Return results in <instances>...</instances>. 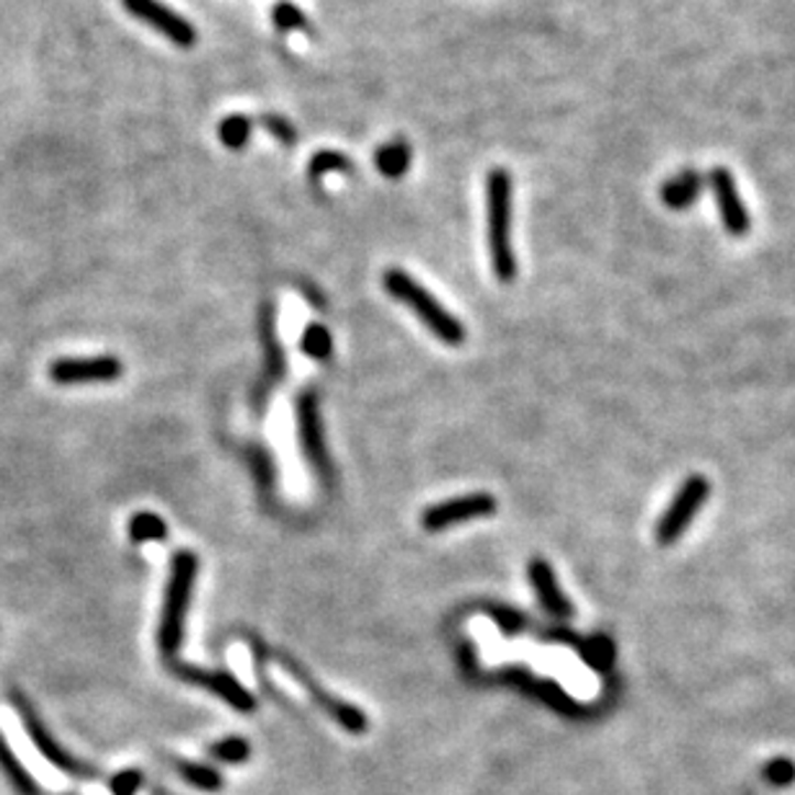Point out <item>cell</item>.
Instances as JSON below:
<instances>
[{"label": "cell", "mask_w": 795, "mask_h": 795, "mask_svg": "<svg viewBox=\"0 0 795 795\" xmlns=\"http://www.w3.org/2000/svg\"><path fill=\"white\" fill-rule=\"evenodd\" d=\"M486 209H489V249L499 282H514L516 261L512 251V176L507 168H493L486 178Z\"/></svg>", "instance_id": "obj_1"}, {"label": "cell", "mask_w": 795, "mask_h": 795, "mask_svg": "<svg viewBox=\"0 0 795 795\" xmlns=\"http://www.w3.org/2000/svg\"><path fill=\"white\" fill-rule=\"evenodd\" d=\"M382 284H385V290L398 303L411 307V311L418 315V320H422L439 341L449 344V347H460L465 341V326L429 290L422 287L414 276L401 272V269H388L385 276H382Z\"/></svg>", "instance_id": "obj_2"}, {"label": "cell", "mask_w": 795, "mask_h": 795, "mask_svg": "<svg viewBox=\"0 0 795 795\" xmlns=\"http://www.w3.org/2000/svg\"><path fill=\"white\" fill-rule=\"evenodd\" d=\"M194 579H197V555L189 551H182L171 560V576L166 587V599H163V614H161V630H157V646H161L163 656H176L182 649L184 639V618L186 607H189Z\"/></svg>", "instance_id": "obj_3"}, {"label": "cell", "mask_w": 795, "mask_h": 795, "mask_svg": "<svg viewBox=\"0 0 795 795\" xmlns=\"http://www.w3.org/2000/svg\"><path fill=\"white\" fill-rule=\"evenodd\" d=\"M710 497V481L703 476H693L682 483L677 497L672 499V504L662 514V520L656 524V540L658 545H672L685 535V530L693 524L695 514L700 512L705 499Z\"/></svg>", "instance_id": "obj_4"}, {"label": "cell", "mask_w": 795, "mask_h": 795, "mask_svg": "<svg viewBox=\"0 0 795 795\" xmlns=\"http://www.w3.org/2000/svg\"><path fill=\"white\" fill-rule=\"evenodd\" d=\"M122 6L130 17L155 29L157 34L166 36L176 47L189 50L197 44V29H194L192 21H186L182 13L168 9L163 0H122Z\"/></svg>", "instance_id": "obj_5"}, {"label": "cell", "mask_w": 795, "mask_h": 795, "mask_svg": "<svg viewBox=\"0 0 795 795\" xmlns=\"http://www.w3.org/2000/svg\"><path fill=\"white\" fill-rule=\"evenodd\" d=\"M497 512V499L491 493H468V497H457L442 504H434L426 509L422 522L429 532H442L453 524L478 520V516H491Z\"/></svg>", "instance_id": "obj_6"}, {"label": "cell", "mask_w": 795, "mask_h": 795, "mask_svg": "<svg viewBox=\"0 0 795 795\" xmlns=\"http://www.w3.org/2000/svg\"><path fill=\"white\" fill-rule=\"evenodd\" d=\"M708 184L712 194H716V205L718 213H721V222L723 228L729 230V236L733 238H744L749 230H752V217H749L744 202L739 197V186L737 178L729 168L716 166L710 171Z\"/></svg>", "instance_id": "obj_7"}, {"label": "cell", "mask_w": 795, "mask_h": 795, "mask_svg": "<svg viewBox=\"0 0 795 795\" xmlns=\"http://www.w3.org/2000/svg\"><path fill=\"white\" fill-rule=\"evenodd\" d=\"M57 385H84V382H111L122 374V362L117 357L91 359H57L50 367Z\"/></svg>", "instance_id": "obj_8"}, {"label": "cell", "mask_w": 795, "mask_h": 795, "mask_svg": "<svg viewBox=\"0 0 795 795\" xmlns=\"http://www.w3.org/2000/svg\"><path fill=\"white\" fill-rule=\"evenodd\" d=\"M176 672L182 674L184 679L199 682V685H205L209 693L222 697V700L228 705H232V708H236L238 712H253V710H257V697H253L249 689H246L236 677H230V674H225V672H202V669H194V666H178Z\"/></svg>", "instance_id": "obj_9"}, {"label": "cell", "mask_w": 795, "mask_h": 795, "mask_svg": "<svg viewBox=\"0 0 795 795\" xmlns=\"http://www.w3.org/2000/svg\"><path fill=\"white\" fill-rule=\"evenodd\" d=\"M297 429H300V442H303V449L307 460L313 462V468L320 472L326 470V445H324V426H320V414H318V401L315 395L305 393L297 401Z\"/></svg>", "instance_id": "obj_10"}, {"label": "cell", "mask_w": 795, "mask_h": 795, "mask_svg": "<svg viewBox=\"0 0 795 795\" xmlns=\"http://www.w3.org/2000/svg\"><path fill=\"white\" fill-rule=\"evenodd\" d=\"M530 581L532 587H535V595L540 602H543V607L547 612L553 614V618H571L574 610H571V602H568L564 591H560L558 581H555V574L553 568L545 564V560H532L530 564Z\"/></svg>", "instance_id": "obj_11"}, {"label": "cell", "mask_w": 795, "mask_h": 795, "mask_svg": "<svg viewBox=\"0 0 795 795\" xmlns=\"http://www.w3.org/2000/svg\"><path fill=\"white\" fill-rule=\"evenodd\" d=\"M17 705H19V710H21V718H24V723H26L29 737H32V741H34V747L40 749V752H42L44 756H47V760H50L52 764H55L57 770L70 772V775H84L78 764H75V762L70 760V756H67V754L63 752V749H59V747L55 744V741H52V739L47 737V731H44L42 726H40V721H36V716L32 712V708H29V705H26L24 700H21V697H17Z\"/></svg>", "instance_id": "obj_12"}, {"label": "cell", "mask_w": 795, "mask_h": 795, "mask_svg": "<svg viewBox=\"0 0 795 795\" xmlns=\"http://www.w3.org/2000/svg\"><path fill=\"white\" fill-rule=\"evenodd\" d=\"M703 186H705V176L700 171L685 168L674 178H669V182L662 184V202L669 209H687L689 205H695L697 197H700Z\"/></svg>", "instance_id": "obj_13"}, {"label": "cell", "mask_w": 795, "mask_h": 795, "mask_svg": "<svg viewBox=\"0 0 795 795\" xmlns=\"http://www.w3.org/2000/svg\"><path fill=\"white\" fill-rule=\"evenodd\" d=\"M411 145L406 140H390L374 150V168L385 178H403L411 166Z\"/></svg>", "instance_id": "obj_14"}, {"label": "cell", "mask_w": 795, "mask_h": 795, "mask_svg": "<svg viewBox=\"0 0 795 795\" xmlns=\"http://www.w3.org/2000/svg\"><path fill=\"white\" fill-rule=\"evenodd\" d=\"M307 174L313 182H320L326 174H355V163L339 150H318L307 163Z\"/></svg>", "instance_id": "obj_15"}, {"label": "cell", "mask_w": 795, "mask_h": 795, "mask_svg": "<svg viewBox=\"0 0 795 795\" xmlns=\"http://www.w3.org/2000/svg\"><path fill=\"white\" fill-rule=\"evenodd\" d=\"M251 132H253V122L249 117L243 115H230L225 117L220 127H217V134H220V142L225 148L230 150H241L246 148V142L251 140Z\"/></svg>", "instance_id": "obj_16"}, {"label": "cell", "mask_w": 795, "mask_h": 795, "mask_svg": "<svg viewBox=\"0 0 795 795\" xmlns=\"http://www.w3.org/2000/svg\"><path fill=\"white\" fill-rule=\"evenodd\" d=\"M318 700L326 705V710L331 712L336 721H339L349 733H364L367 731L364 712L359 708H355V705H347L341 700H331V697H326V695H318Z\"/></svg>", "instance_id": "obj_17"}, {"label": "cell", "mask_w": 795, "mask_h": 795, "mask_svg": "<svg viewBox=\"0 0 795 795\" xmlns=\"http://www.w3.org/2000/svg\"><path fill=\"white\" fill-rule=\"evenodd\" d=\"M166 535H168L166 522H163L157 514L142 512V514L132 516V522H130L132 543H148V540H166Z\"/></svg>", "instance_id": "obj_18"}, {"label": "cell", "mask_w": 795, "mask_h": 795, "mask_svg": "<svg viewBox=\"0 0 795 795\" xmlns=\"http://www.w3.org/2000/svg\"><path fill=\"white\" fill-rule=\"evenodd\" d=\"M178 772H182V777L186 780V783H192L194 787H199V791L215 793V791H220V787H222L220 772L213 770V767H205V764L178 762Z\"/></svg>", "instance_id": "obj_19"}, {"label": "cell", "mask_w": 795, "mask_h": 795, "mask_svg": "<svg viewBox=\"0 0 795 795\" xmlns=\"http://www.w3.org/2000/svg\"><path fill=\"white\" fill-rule=\"evenodd\" d=\"M303 351L313 359H328L334 351V339L326 326L311 324L303 334Z\"/></svg>", "instance_id": "obj_20"}, {"label": "cell", "mask_w": 795, "mask_h": 795, "mask_svg": "<svg viewBox=\"0 0 795 795\" xmlns=\"http://www.w3.org/2000/svg\"><path fill=\"white\" fill-rule=\"evenodd\" d=\"M272 21L282 32H311V21H307L305 13L295 3H287V0L274 6Z\"/></svg>", "instance_id": "obj_21"}, {"label": "cell", "mask_w": 795, "mask_h": 795, "mask_svg": "<svg viewBox=\"0 0 795 795\" xmlns=\"http://www.w3.org/2000/svg\"><path fill=\"white\" fill-rule=\"evenodd\" d=\"M213 756H215V760H220V762L238 764V762L249 760L251 747H249V741L241 739V737H230V739L217 741V744L213 747Z\"/></svg>", "instance_id": "obj_22"}, {"label": "cell", "mask_w": 795, "mask_h": 795, "mask_svg": "<svg viewBox=\"0 0 795 795\" xmlns=\"http://www.w3.org/2000/svg\"><path fill=\"white\" fill-rule=\"evenodd\" d=\"M261 124H264V130L272 134V138L280 140L282 145H295L297 142V130L290 119H284L280 115H264L261 117Z\"/></svg>", "instance_id": "obj_23"}, {"label": "cell", "mask_w": 795, "mask_h": 795, "mask_svg": "<svg viewBox=\"0 0 795 795\" xmlns=\"http://www.w3.org/2000/svg\"><path fill=\"white\" fill-rule=\"evenodd\" d=\"M0 762H3L6 772H9V775L13 777V783H17V785L21 787V791H26V795H34V793H36V791H34V783H32V780H29L26 772L21 770V764H19L17 760H13L11 749H9V747H3V744H0Z\"/></svg>", "instance_id": "obj_24"}, {"label": "cell", "mask_w": 795, "mask_h": 795, "mask_svg": "<svg viewBox=\"0 0 795 795\" xmlns=\"http://www.w3.org/2000/svg\"><path fill=\"white\" fill-rule=\"evenodd\" d=\"M142 785V772L140 770H122L117 772L115 777L109 780L111 795H134Z\"/></svg>", "instance_id": "obj_25"}, {"label": "cell", "mask_w": 795, "mask_h": 795, "mask_svg": "<svg viewBox=\"0 0 795 795\" xmlns=\"http://www.w3.org/2000/svg\"><path fill=\"white\" fill-rule=\"evenodd\" d=\"M764 780H767V783H772V785H777V787L793 783V780H795V764L791 760H783V756H780V760L770 762L767 767H764Z\"/></svg>", "instance_id": "obj_26"}, {"label": "cell", "mask_w": 795, "mask_h": 795, "mask_svg": "<svg viewBox=\"0 0 795 795\" xmlns=\"http://www.w3.org/2000/svg\"><path fill=\"white\" fill-rule=\"evenodd\" d=\"M493 618H497V620H499V625H501V628H504V633H509V635H512V633H516V630H520V628H522V620H520V614H514V612H509V610L493 612Z\"/></svg>", "instance_id": "obj_27"}]
</instances>
